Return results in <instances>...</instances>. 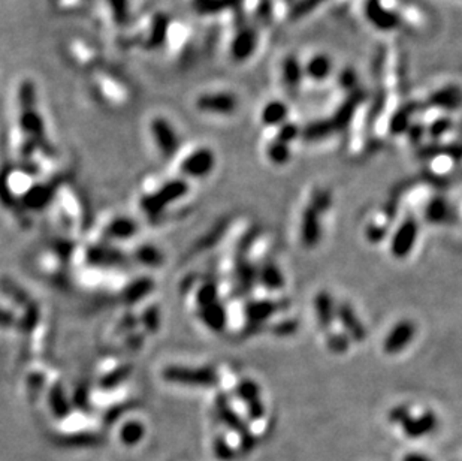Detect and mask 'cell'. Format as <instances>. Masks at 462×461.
Returning <instances> with one entry per match:
<instances>
[{
  "mask_svg": "<svg viewBox=\"0 0 462 461\" xmlns=\"http://www.w3.org/2000/svg\"><path fill=\"white\" fill-rule=\"evenodd\" d=\"M18 104H20V128L27 137L26 148L32 147H48L44 132V121L39 114L36 104V89L29 79H24L18 89Z\"/></svg>",
  "mask_w": 462,
  "mask_h": 461,
  "instance_id": "1",
  "label": "cell"
},
{
  "mask_svg": "<svg viewBox=\"0 0 462 461\" xmlns=\"http://www.w3.org/2000/svg\"><path fill=\"white\" fill-rule=\"evenodd\" d=\"M196 110L202 114L217 116V117H230L235 116L240 110V98L232 90H210L203 91L195 101Z\"/></svg>",
  "mask_w": 462,
  "mask_h": 461,
  "instance_id": "2",
  "label": "cell"
},
{
  "mask_svg": "<svg viewBox=\"0 0 462 461\" xmlns=\"http://www.w3.org/2000/svg\"><path fill=\"white\" fill-rule=\"evenodd\" d=\"M257 45H259L257 30L244 20L238 21L229 45L230 57L235 62H246L256 52Z\"/></svg>",
  "mask_w": 462,
  "mask_h": 461,
  "instance_id": "3",
  "label": "cell"
},
{
  "mask_svg": "<svg viewBox=\"0 0 462 461\" xmlns=\"http://www.w3.org/2000/svg\"><path fill=\"white\" fill-rule=\"evenodd\" d=\"M278 81L281 90L284 91L288 98L296 96L301 90L304 83V72H303V63L301 59L296 54L288 52L280 59L278 63Z\"/></svg>",
  "mask_w": 462,
  "mask_h": 461,
  "instance_id": "4",
  "label": "cell"
},
{
  "mask_svg": "<svg viewBox=\"0 0 462 461\" xmlns=\"http://www.w3.org/2000/svg\"><path fill=\"white\" fill-rule=\"evenodd\" d=\"M304 81L312 84H322L334 74V59L326 51H311L305 59H301Z\"/></svg>",
  "mask_w": 462,
  "mask_h": 461,
  "instance_id": "5",
  "label": "cell"
},
{
  "mask_svg": "<svg viewBox=\"0 0 462 461\" xmlns=\"http://www.w3.org/2000/svg\"><path fill=\"white\" fill-rule=\"evenodd\" d=\"M419 226L413 218H407L395 230L390 241V253L397 260H404L413 250L417 240Z\"/></svg>",
  "mask_w": 462,
  "mask_h": 461,
  "instance_id": "6",
  "label": "cell"
},
{
  "mask_svg": "<svg viewBox=\"0 0 462 461\" xmlns=\"http://www.w3.org/2000/svg\"><path fill=\"white\" fill-rule=\"evenodd\" d=\"M215 167V155L207 147H201L190 153L181 164V171L188 177L202 179L207 177Z\"/></svg>",
  "mask_w": 462,
  "mask_h": 461,
  "instance_id": "7",
  "label": "cell"
},
{
  "mask_svg": "<svg viewBox=\"0 0 462 461\" xmlns=\"http://www.w3.org/2000/svg\"><path fill=\"white\" fill-rule=\"evenodd\" d=\"M150 129L160 153L167 157L174 156L176 150H179L180 141L179 135H176L169 121L163 117H156L154 120H152Z\"/></svg>",
  "mask_w": 462,
  "mask_h": 461,
  "instance_id": "8",
  "label": "cell"
},
{
  "mask_svg": "<svg viewBox=\"0 0 462 461\" xmlns=\"http://www.w3.org/2000/svg\"><path fill=\"white\" fill-rule=\"evenodd\" d=\"M416 334V327L412 321H400L393 325V328L385 338L383 349L388 355H397L404 350L413 340Z\"/></svg>",
  "mask_w": 462,
  "mask_h": 461,
  "instance_id": "9",
  "label": "cell"
},
{
  "mask_svg": "<svg viewBox=\"0 0 462 461\" xmlns=\"http://www.w3.org/2000/svg\"><path fill=\"white\" fill-rule=\"evenodd\" d=\"M427 102L440 111H455L462 105V89L456 84L437 86L427 96Z\"/></svg>",
  "mask_w": 462,
  "mask_h": 461,
  "instance_id": "10",
  "label": "cell"
},
{
  "mask_svg": "<svg viewBox=\"0 0 462 461\" xmlns=\"http://www.w3.org/2000/svg\"><path fill=\"white\" fill-rule=\"evenodd\" d=\"M286 101L283 98H271L262 105L259 118L264 126L278 128L289 121V105Z\"/></svg>",
  "mask_w": 462,
  "mask_h": 461,
  "instance_id": "11",
  "label": "cell"
},
{
  "mask_svg": "<svg viewBox=\"0 0 462 461\" xmlns=\"http://www.w3.org/2000/svg\"><path fill=\"white\" fill-rule=\"evenodd\" d=\"M405 436L410 439H422L437 428V416L432 412H424L419 416L409 415L401 424Z\"/></svg>",
  "mask_w": 462,
  "mask_h": 461,
  "instance_id": "12",
  "label": "cell"
},
{
  "mask_svg": "<svg viewBox=\"0 0 462 461\" xmlns=\"http://www.w3.org/2000/svg\"><path fill=\"white\" fill-rule=\"evenodd\" d=\"M320 211L312 206H308L303 213L301 221V241L307 249L315 248L322 235L320 225Z\"/></svg>",
  "mask_w": 462,
  "mask_h": 461,
  "instance_id": "13",
  "label": "cell"
},
{
  "mask_svg": "<svg viewBox=\"0 0 462 461\" xmlns=\"http://www.w3.org/2000/svg\"><path fill=\"white\" fill-rule=\"evenodd\" d=\"M337 318L342 322V325L344 327L347 337H350L351 340L355 342H364L365 337H366V330L364 327V323L361 322V319L358 318V315L355 313V310L351 309V306H349L347 303H342L337 307Z\"/></svg>",
  "mask_w": 462,
  "mask_h": 461,
  "instance_id": "14",
  "label": "cell"
},
{
  "mask_svg": "<svg viewBox=\"0 0 462 461\" xmlns=\"http://www.w3.org/2000/svg\"><path fill=\"white\" fill-rule=\"evenodd\" d=\"M169 379L188 385L211 387L217 382V376L211 369H172Z\"/></svg>",
  "mask_w": 462,
  "mask_h": 461,
  "instance_id": "15",
  "label": "cell"
},
{
  "mask_svg": "<svg viewBox=\"0 0 462 461\" xmlns=\"http://www.w3.org/2000/svg\"><path fill=\"white\" fill-rule=\"evenodd\" d=\"M219 411L222 418L225 419V423L235 431L240 433V438H241V445L244 446V450H250L253 448L254 445V439L252 436L250 430L244 424L242 419L234 412V409L230 408L229 403L226 401V399H219Z\"/></svg>",
  "mask_w": 462,
  "mask_h": 461,
  "instance_id": "16",
  "label": "cell"
},
{
  "mask_svg": "<svg viewBox=\"0 0 462 461\" xmlns=\"http://www.w3.org/2000/svg\"><path fill=\"white\" fill-rule=\"evenodd\" d=\"M315 311H316V318H317V322L320 327L323 330H328L334 322V318L337 316V307L334 304L332 296L326 291H322L316 295Z\"/></svg>",
  "mask_w": 462,
  "mask_h": 461,
  "instance_id": "17",
  "label": "cell"
},
{
  "mask_svg": "<svg viewBox=\"0 0 462 461\" xmlns=\"http://www.w3.org/2000/svg\"><path fill=\"white\" fill-rule=\"evenodd\" d=\"M280 309L277 301L271 300H261V301H252L246 307V318L252 325L264 323L274 313H277Z\"/></svg>",
  "mask_w": 462,
  "mask_h": 461,
  "instance_id": "18",
  "label": "cell"
},
{
  "mask_svg": "<svg viewBox=\"0 0 462 461\" xmlns=\"http://www.w3.org/2000/svg\"><path fill=\"white\" fill-rule=\"evenodd\" d=\"M168 30H169V18L167 16H163V13H159V16L154 17L150 27V33H148V38L145 40L147 48L150 50L160 48L167 43Z\"/></svg>",
  "mask_w": 462,
  "mask_h": 461,
  "instance_id": "19",
  "label": "cell"
},
{
  "mask_svg": "<svg viewBox=\"0 0 462 461\" xmlns=\"http://www.w3.org/2000/svg\"><path fill=\"white\" fill-rule=\"evenodd\" d=\"M201 318L213 331H222L226 327V310L219 301H215L211 306L202 307Z\"/></svg>",
  "mask_w": 462,
  "mask_h": 461,
  "instance_id": "20",
  "label": "cell"
},
{
  "mask_svg": "<svg viewBox=\"0 0 462 461\" xmlns=\"http://www.w3.org/2000/svg\"><path fill=\"white\" fill-rule=\"evenodd\" d=\"M242 0H193V8L199 16H214L229 8L241 6Z\"/></svg>",
  "mask_w": 462,
  "mask_h": 461,
  "instance_id": "21",
  "label": "cell"
},
{
  "mask_svg": "<svg viewBox=\"0 0 462 461\" xmlns=\"http://www.w3.org/2000/svg\"><path fill=\"white\" fill-rule=\"evenodd\" d=\"M451 216V207L449 202H447L444 198H432L429 201V204L427 206L425 210V218L431 223H443Z\"/></svg>",
  "mask_w": 462,
  "mask_h": 461,
  "instance_id": "22",
  "label": "cell"
},
{
  "mask_svg": "<svg viewBox=\"0 0 462 461\" xmlns=\"http://www.w3.org/2000/svg\"><path fill=\"white\" fill-rule=\"evenodd\" d=\"M266 157L271 164H274L277 167L286 165L291 160V144H286L274 138L266 147Z\"/></svg>",
  "mask_w": 462,
  "mask_h": 461,
  "instance_id": "23",
  "label": "cell"
},
{
  "mask_svg": "<svg viewBox=\"0 0 462 461\" xmlns=\"http://www.w3.org/2000/svg\"><path fill=\"white\" fill-rule=\"evenodd\" d=\"M259 282L264 284L266 289H271V291L281 289L283 284H284V279H283L281 271L273 262H268L261 268Z\"/></svg>",
  "mask_w": 462,
  "mask_h": 461,
  "instance_id": "24",
  "label": "cell"
},
{
  "mask_svg": "<svg viewBox=\"0 0 462 461\" xmlns=\"http://www.w3.org/2000/svg\"><path fill=\"white\" fill-rule=\"evenodd\" d=\"M111 16L116 24L126 26L130 21V2L129 0H108Z\"/></svg>",
  "mask_w": 462,
  "mask_h": 461,
  "instance_id": "25",
  "label": "cell"
},
{
  "mask_svg": "<svg viewBox=\"0 0 462 461\" xmlns=\"http://www.w3.org/2000/svg\"><path fill=\"white\" fill-rule=\"evenodd\" d=\"M237 394L242 401L250 404L256 400H261V388L252 379H244L237 387Z\"/></svg>",
  "mask_w": 462,
  "mask_h": 461,
  "instance_id": "26",
  "label": "cell"
},
{
  "mask_svg": "<svg viewBox=\"0 0 462 461\" xmlns=\"http://www.w3.org/2000/svg\"><path fill=\"white\" fill-rule=\"evenodd\" d=\"M198 301H199V306H202V307H207V306L214 304L217 301V288H215V284H213V283L203 284V287L199 289Z\"/></svg>",
  "mask_w": 462,
  "mask_h": 461,
  "instance_id": "27",
  "label": "cell"
},
{
  "mask_svg": "<svg viewBox=\"0 0 462 461\" xmlns=\"http://www.w3.org/2000/svg\"><path fill=\"white\" fill-rule=\"evenodd\" d=\"M328 348L335 354H344L349 348V337L344 334H329Z\"/></svg>",
  "mask_w": 462,
  "mask_h": 461,
  "instance_id": "28",
  "label": "cell"
},
{
  "mask_svg": "<svg viewBox=\"0 0 462 461\" xmlns=\"http://www.w3.org/2000/svg\"><path fill=\"white\" fill-rule=\"evenodd\" d=\"M409 415H412V413H410V408H409V406L401 404V406H397V408H393V409L389 412V421L393 423V424L401 426V424L404 423V419H405L407 416H409Z\"/></svg>",
  "mask_w": 462,
  "mask_h": 461,
  "instance_id": "29",
  "label": "cell"
},
{
  "mask_svg": "<svg viewBox=\"0 0 462 461\" xmlns=\"http://www.w3.org/2000/svg\"><path fill=\"white\" fill-rule=\"evenodd\" d=\"M310 206H312L316 210H319L320 213L326 211V210H328V207L331 206V196H329V194H326L323 191L317 192L315 196H312V201H311Z\"/></svg>",
  "mask_w": 462,
  "mask_h": 461,
  "instance_id": "30",
  "label": "cell"
},
{
  "mask_svg": "<svg viewBox=\"0 0 462 461\" xmlns=\"http://www.w3.org/2000/svg\"><path fill=\"white\" fill-rule=\"evenodd\" d=\"M449 128H451V121L447 118H444V117H441V118L434 121L432 126L429 128V133L432 135L434 138H439L440 135H443Z\"/></svg>",
  "mask_w": 462,
  "mask_h": 461,
  "instance_id": "31",
  "label": "cell"
},
{
  "mask_svg": "<svg viewBox=\"0 0 462 461\" xmlns=\"http://www.w3.org/2000/svg\"><path fill=\"white\" fill-rule=\"evenodd\" d=\"M247 409H249V416L253 421H257V419H262L265 415V404L262 403V400H256L250 404H247Z\"/></svg>",
  "mask_w": 462,
  "mask_h": 461,
  "instance_id": "32",
  "label": "cell"
},
{
  "mask_svg": "<svg viewBox=\"0 0 462 461\" xmlns=\"http://www.w3.org/2000/svg\"><path fill=\"white\" fill-rule=\"evenodd\" d=\"M273 331L277 335H289V334H293L296 331V322H293V321L280 322V323H277L276 327L273 328Z\"/></svg>",
  "mask_w": 462,
  "mask_h": 461,
  "instance_id": "33",
  "label": "cell"
},
{
  "mask_svg": "<svg viewBox=\"0 0 462 461\" xmlns=\"http://www.w3.org/2000/svg\"><path fill=\"white\" fill-rule=\"evenodd\" d=\"M386 235V229L382 226H370L368 233H366V237H368L371 241H378L385 238Z\"/></svg>",
  "mask_w": 462,
  "mask_h": 461,
  "instance_id": "34",
  "label": "cell"
},
{
  "mask_svg": "<svg viewBox=\"0 0 462 461\" xmlns=\"http://www.w3.org/2000/svg\"><path fill=\"white\" fill-rule=\"evenodd\" d=\"M402 461H432V460L422 452H409L404 455Z\"/></svg>",
  "mask_w": 462,
  "mask_h": 461,
  "instance_id": "35",
  "label": "cell"
},
{
  "mask_svg": "<svg viewBox=\"0 0 462 461\" xmlns=\"http://www.w3.org/2000/svg\"><path fill=\"white\" fill-rule=\"evenodd\" d=\"M215 446H217V455L219 457L229 458L230 455H232V452H230V450H229V446L225 442H217Z\"/></svg>",
  "mask_w": 462,
  "mask_h": 461,
  "instance_id": "36",
  "label": "cell"
}]
</instances>
